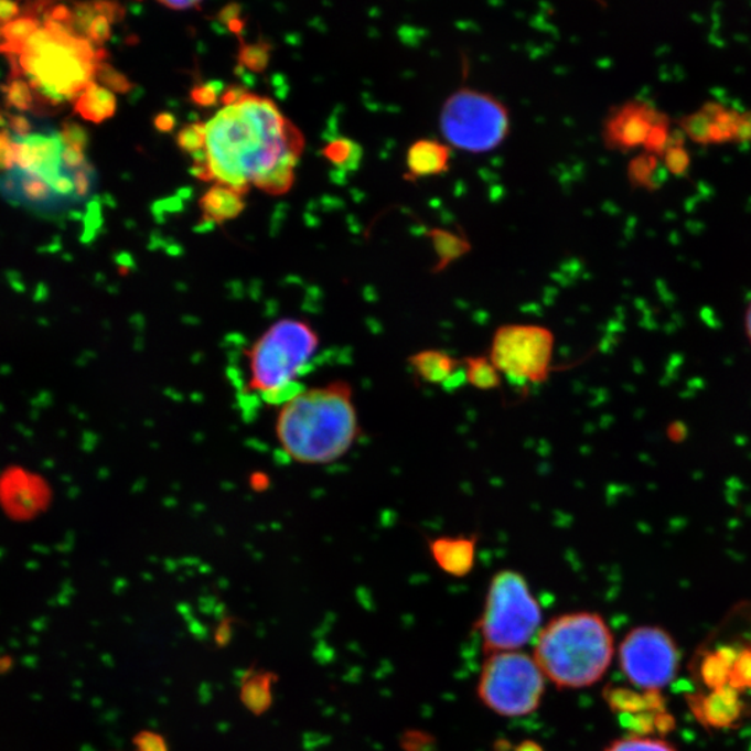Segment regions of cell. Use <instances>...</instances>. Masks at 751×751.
Wrapping results in <instances>:
<instances>
[{
    "instance_id": "obj_48",
    "label": "cell",
    "mask_w": 751,
    "mask_h": 751,
    "mask_svg": "<svg viewBox=\"0 0 751 751\" xmlns=\"http://www.w3.org/2000/svg\"><path fill=\"white\" fill-rule=\"evenodd\" d=\"M744 332H745V337H748L749 343L751 345V301L749 302L748 308H745Z\"/></svg>"
},
{
    "instance_id": "obj_42",
    "label": "cell",
    "mask_w": 751,
    "mask_h": 751,
    "mask_svg": "<svg viewBox=\"0 0 751 751\" xmlns=\"http://www.w3.org/2000/svg\"><path fill=\"white\" fill-rule=\"evenodd\" d=\"M20 13L21 10L18 3L0 2V26L12 23Z\"/></svg>"
},
{
    "instance_id": "obj_36",
    "label": "cell",
    "mask_w": 751,
    "mask_h": 751,
    "mask_svg": "<svg viewBox=\"0 0 751 751\" xmlns=\"http://www.w3.org/2000/svg\"><path fill=\"white\" fill-rule=\"evenodd\" d=\"M15 168L13 137L9 130H0V170L12 172Z\"/></svg>"
},
{
    "instance_id": "obj_35",
    "label": "cell",
    "mask_w": 751,
    "mask_h": 751,
    "mask_svg": "<svg viewBox=\"0 0 751 751\" xmlns=\"http://www.w3.org/2000/svg\"><path fill=\"white\" fill-rule=\"evenodd\" d=\"M236 623L237 621L233 616H225L218 621L215 633H213V641H215L216 647H228V644L233 642L234 635H236Z\"/></svg>"
},
{
    "instance_id": "obj_13",
    "label": "cell",
    "mask_w": 751,
    "mask_h": 751,
    "mask_svg": "<svg viewBox=\"0 0 751 751\" xmlns=\"http://www.w3.org/2000/svg\"><path fill=\"white\" fill-rule=\"evenodd\" d=\"M740 115L722 108L721 105L707 104L701 109L686 116L682 127L691 140L699 143H721L738 140Z\"/></svg>"
},
{
    "instance_id": "obj_21",
    "label": "cell",
    "mask_w": 751,
    "mask_h": 751,
    "mask_svg": "<svg viewBox=\"0 0 751 751\" xmlns=\"http://www.w3.org/2000/svg\"><path fill=\"white\" fill-rule=\"evenodd\" d=\"M428 237L436 254L433 273H441L472 249V244L465 236L446 228H430Z\"/></svg>"
},
{
    "instance_id": "obj_49",
    "label": "cell",
    "mask_w": 751,
    "mask_h": 751,
    "mask_svg": "<svg viewBox=\"0 0 751 751\" xmlns=\"http://www.w3.org/2000/svg\"><path fill=\"white\" fill-rule=\"evenodd\" d=\"M516 751H543L541 745L535 742H524L518 744Z\"/></svg>"
},
{
    "instance_id": "obj_19",
    "label": "cell",
    "mask_w": 751,
    "mask_h": 751,
    "mask_svg": "<svg viewBox=\"0 0 751 751\" xmlns=\"http://www.w3.org/2000/svg\"><path fill=\"white\" fill-rule=\"evenodd\" d=\"M200 205L207 223L232 221V218L242 215V212L245 210L243 194L221 184L212 186L202 196Z\"/></svg>"
},
{
    "instance_id": "obj_22",
    "label": "cell",
    "mask_w": 751,
    "mask_h": 751,
    "mask_svg": "<svg viewBox=\"0 0 751 751\" xmlns=\"http://www.w3.org/2000/svg\"><path fill=\"white\" fill-rule=\"evenodd\" d=\"M462 367L465 382L476 390H498L503 385V375L489 355H469L462 360Z\"/></svg>"
},
{
    "instance_id": "obj_27",
    "label": "cell",
    "mask_w": 751,
    "mask_h": 751,
    "mask_svg": "<svg viewBox=\"0 0 751 751\" xmlns=\"http://www.w3.org/2000/svg\"><path fill=\"white\" fill-rule=\"evenodd\" d=\"M270 44L259 41L257 44H244L239 47V66L248 68L249 72L262 73L270 62Z\"/></svg>"
},
{
    "instance_id": "obj_7",
    "label": "cell",
    "mask_w": 751,
    "mask_h": 751,
    "mask_svg": "<svg viewBox=\"0 0 751 751\" xmlns=\"http://www.w3.org/2000/svg\"><path fill=\"white\" fill-rule=\"evenodd\" d=\"M546 676L534 655L524 652L489 654L476 685L478 699L505 718L532 716L546 694Z\"/></svg>"
},
{
    "instance_id": "obj_50",
    "label": "cell",
    "mask_w": 751,
    "mask_h": 751,
    "mask_svg": "<svg viewBox=\"0 0 751 751\" xmlns=\"http://www.w3.org/2000/svg\"><path fill=\"white\" fill-rule=\"evenodd\" d=\"M244 29V23L242 20L237 19L232 21L230 24H228V30L232 31L234 34H242V31Z\"/></svg>"
},
{
    "instance_id": "obj_8",
    "label": "cell",
    "mask_w": 751,
    "mask_h": 751,
    "mask_svg": "<svg viewBox=\"0 0 751 751\" xmlns=\"http://www.w3.org/2000/svg\"><path fill=\"white\" fill-rule=\"evenodd\" d=\"M440 131L452 148L469 153L492 152L509 136V111L492 94L462 87L441 106Z\"/></svg>"
},
{
    "instance_id": "obj_45",
    "label": "cell",
    "mask_w": 751,
    "mask_h": 751,
    "mask_svg": "<svg viewBox=\"0 0 751 751\" xmlns=\"http://www.w3.org/2000/svg\"><path fill=\"white\" fill-rule=\"evenodd\" d=\"M239 13H242V8H239L238 4H228V7L218 13V20H221V23L228 25L232 21L239 19Z\"/></svg>"
},
{
    "instance_id": "obj_39",
    "label": "cell",
    "mask_w": 751,
    "mask_h": 751,
    "mask_svg": "<svg viewBox=\"0 0 751 751\" xmlns=\"http://www.w3.org/2000/svg\"><path fill=\"white\" fill-rule=\"evenodd\" d=\"M7 117L14 138H26L33 135V125L26 117L12 114H7Z\"/></svg>"
},
{
    "instance_id": "obj_51",
    "label": "cell",
    "mask_w": 751,
    "mask_h": 751,
    "mask_svg": "<svg viewBox=\"0 0 751 751\" xmlns=\"http://www.w3.org/2000/svg\"><path fill=\"white\" fill-rule=\"evenodd\" d=\"M8 121L3 115H0V130H7Z\"/></svg>"
},
{
    "instance_id": "obj_29",
    "label": "cell",
    "mask_w": 751,
    "mask_h": 751,
    "mask_svg": "<svg viewBox=\"0 0 751 751\" xmlns=\"http://www.w3.org/2000/svg\"><path fill=\"white\" fill-rule=\"evenodd\" d=\"M95 78L110 93L127 94L132 88L130 79L125 74L117 72L114 66L105 62L99 63Z\"/></svg>"
},
{
    "instance_id": "obj_43",
    "label": "cell",
    "mask_w": 751,
    "mask_h": 751,
    "mask_svg": "<svg viewBox=\"0 0 751 751\" xmlns=\"http://www.w3.org/2000/svg\"><path fill=\"white\" fill-rule=\"evenodd\" d=\"M247 94V90H245L243 87H238V85H232V87H228L225 90V94H223L222 103L226 106L236 105Z\"/></svg>"
},
{
    "instance_id": "obj_34",
    "label": "cell",
    "mask_w": 751,
    "mask_h": 751,
    "mask_svg": "<svg viewBox=\"0 0 751 751\" xmlns=\"http://www.w3.org/2000/svg\"><path fill=\"white\" fill-rule=\"evenodd\" d=\"M111 23L108 18L98 14L89 24L85 40H88L94 46H103L110 40Z\"/></svg>"
},
{
    "instance_id": "obj_10",
    "label": "cell",
    "mask_w": 751,
    "mask_h": 751,
    "mask_svg": "<svg viewBox=\"0 0 751 751\" xmlns=\"http://www.w3.org/2000/svg\"><path fill=\"white\" fill-rule=\"evenodd\" d=\"M618 664L630 684L657 695L676 678L680 667L678 644L658 625L633 627L618 646Z\"/></svg>"
},
{
    "instance_id": "obj_31",
    "label": "cell",
    "mask_w": 751,
    "mask_h": 751,
    "mask_svg": "<svg viewBox=\"0 0 751 751\" xmlns=\"http://www.w3.org/2000/svg\"><path fill=\"white\" fill-rule=\"evenodd\" d=\"M74 185H76V202L87 201L93 194L95 184V169L88 162L82 169L73 172Z\"/></svg>"
},
{
    "instance_id": "obj_11",
    "label": "cell",
    "mask_w": 751,
    "mask_h": 751,
    "mask_svg": "<svg viewBox=\"0 0 751 751\" xmlns=\"http://www.w3.org/2000/svg\"><path fill=\"white\" fill-rule=\"evenodd\" d=\"M668 122L663 114L644 100H627L607 115L603 125L605 147L612 151L627 152L646 148L657 127Z\"/></svg>"
},
{
    "instance_id": "obj_24",
    "label": "cell",
    "mask_w": 751,
    "mask_h": 751,
    "mask_svg": "<svg viewBox=\"0 0 751 751\" xmlns=\"http://www.w3.org/2000/svg\"><path fill=\"white\" fill-rule=\"evenodd\" d=\"M324 158L340 170H356L362 162V147L348 138H337L323 149Z\"/></svg>"
},
{
    "instance_id": "obj_26",
    "label": "cell",
    "mask_w": 751,
    "mask_h": 751,
    "mask_svg": "<svg viewBox=\"0 0 751 751\" xmlns=\"http://www.w3.org/2000/svg\"><path fill=\"white\" fill-rule=\"evenodd\" d=\"M4 104L8 108L19 111L35 110V97L29 83L21 78H12L7 87L3 88Z\"/></svg>"
},
{
    "instance_id": "obj_28",
    "label": "cell",
    "mask_w": 751,
    "mask_h": 751,
    "mask_svg": "<svg viewBox=\"0 0 751 751\" xmlns=\"http://www.w3.org/2000/svg\"><path fill=\"white\" fill-rule=\"evenodd\" d=\"M178 146L181 151L194 154L206 148V122H193L179 132Z\"/></svg>"
},
{
    "instance_id": "obj_37",
    "label": "cell",
    "mask_w": 751,
    "mask_h": 751,
    "mask_svg": "<svg viewBox=\"0 0 751 751\" xmlns=\"http://www.w3.org/2000/svg\"><path fill=\"white\" fill-rule=\"evenodd\" d=\"M44 19L65 25L68 30H72L73 33L76 34V31H74V12L65 7V4H57V7L47 9L46 13L44 14Z\"/></svg>"
},
{
    "instance_id": "obj_32",
    "label": "cell",
    "mask_w": 751,
    "mask_h": 751,
    "mask_svg": "<svg viewBox=\"0 0 751 751\" xmlns=\"http://www.w3.org/2000/svg\"><path fill=\"white\" fill-rule=\"evenodd\" d=\"M61 138L63 146L66 148L78 149V151L83 152L87 149L89 142L87 130H85L83 126H79L78 122L74 121H66L65 125H63Z\"/></svg>"
},
{
    "instance_id": "obj_47",
    "label": "cell",
    "mask_w": 751,
    "mask_h": 751,
    "mask_svg": "<svg viewBox=\"0 0 751 751\" xmlns=\"http://www.w3.org/2000/svg\"><path fill=\"white\" fill-rule=\"evenodd\" d=\"M161 4L170 10H175V12H180V10L201 9L200 2H186V0H184V2H161Z\"/></svg>"
},
{
    "instance_id": "obj_15",
    "label": "cell",
    "mask_w": 751,
    "mask_h": 751,
    "mask_svg": "<svg viewBox=\"0 0 751 751\" xmlns=\"http://www.w3.org/2000/svg\"><path fill=\"white\" fill-rule=\"evenodd\" d=\"M408 365L411 366L417 379L426 385L444 386L449 388L460 387L465 382L462 360L441 350H423L409 356Z\"/></svg>"
},
{
    "instance_id": "obj_33",
    "label": "cell",
    "mask_w": 751,
    "mask_h": 751,
    "mask_svg": "<svg viewBox=\"0 0 751 751\" xmlns=\"http://www.w3.org/2000/svg\"><path fill=\"white\" fill-rule=\"evenodd\" d=\"M223 85L218 82L195 85L191 90V100L201 108H213L218 103V94L222 93Z\"/></svg>"
},
{
    "instance_id": "obj_9",
    "label": "cell",
    "mask_w": 751,
    "mask_h": 751,
    "mask_svg": "<svg viewBox=\"0 0 751 751\" xmlns=\"http://www.w3.org/2000/svg\"><path fill=\"white\" fill-rule=\"evenodd\" d=\"M556 339L550 329L540 324L509 323L495 330L489 358L518 386H539L552 371Z\"/></svg>"
},
{
    "instance_id": "obj_40",
    "label": "cell",
    "mask_w": 751,
    "mask_h": 751,
    "mask_svg": "<svg viewBox=\"0 0 751 751\" xmlns=\"http://www.w3.org/2000/svg\"><path fill=\"white\" fill-rule=\"evenodd\" d=\"M94 8L97 10L98 14H103L105 18H108L111 24L121 20L122 15H125V10H122L117 3L95 2Z\"/></svg>"
},
{
    "instance_id": "obj_12",
    "label": "cell",
    "mask_w": 751,
    "mask_h": 751,
    "mask_svg": "<svg viewBox=\"0 0 751 751\" xmlns=\"http://www.w3.org/2000/svg\"><path fill=\"white\" fill-rule=\"evenodd\" d=\"M15 168L39 175L51 184L62 174L63 146L61 135L55 131L35 132L26 138L13 137Z\"/></svg>"
},
{
    "instance_id": "obj_18",
    "label": "cell",
    "mask_w": 751,
    "mask_h": 751,
    "mask_svg": "<svg viewBox=\"0 0 751 751\" xmlns=\"http://www.w3.org/2000/svg\"><path fill=\"white\" fill-rule=\"evenodd\" d=\"M18 174V206L29 207L35 212H57L67 206L66 202L57 196L52 186L39 175L15 169Z\"/></svg>"
},
{
    "instance_id": "obj_44",
    "label": "cell",
    "mask_w": 751,
    "mask_h": 751,
    "mask_svg": "<svg viewBox=\"0 0 751 751\" xmlns=\"http://www.w3.org/2000/svg\"><path fill=\"white\" fill-rule=\"evenodd\" d=\"M154 127L158 131L170 132L173 131L175 127V117L172 114H161L154 117Z\"/></svg>"
},
{
    "instance_id": "obj_46",
    "label": "cell",
    "mask_w": 751,
    "mask_h": 751,
    "mask_svg": "<svg viewBox=\"0 0 751 751\" xmlns=\"http://www.w3.org/2000/svg\"><path fill=\"white\" fill-rule=\"evenodd\" d=\"M751 138V114L740 115L738 140H750Z\"/></svg>"
},
{
    "instance_id": "obj_2",
    "label": "cell",
    "mask_w": 751,
    "mask_h": 751,
    "mask_svg": "<svg viewBox=\"0 0 751 751\" xmlns=\"http://www.w3.org/2000/svg\"><path fill=\"white\" fill-rule=\"evenodd\" d=\"M277 409V444L286 458L300 465L341 460L362 433L354 390L344 380L305 386Z\"/></svg>"
},
{
    "instance_id": "obj_6",
    "label": "cell",
    "mask_w": 751,
    "mask_h": 751,
    "mask_svg": "<svg viewBox=\"0 0 751 751\" xmlns=\"http://www.w3.org/2000/svg\"><path fill=\"white\" fill-rule=\"evenodd\" d=\"M541 621V607L524 575L501 569L490 580L475 631L487 655L518 652L539 635Z\"/></svg>"
},
{
    "instance_id": "obj_1",
    "label": "cell",
    "mask_w": 751,
    "mask_h": 751,
    "mask_svg": "<svg viewBox=\"0 0 751 751\" xmlns=\"http://www.w3.org/2000/svg\"><path fill=\"white\" fill-rule=\"evenodd\" d=\"M303 137L273 100L247 94L206 122V152L213 180L247 193L249 185L271 195L287 193L303 151Z\"/></svg>"
},
{
    "instance_id": "obj_30",
    "label": "cell",
    "mask_w": 751,
    "mask_h": 751,
    "mask_svg": "<svg viewBox=\"0 0 751 751\" xmlns=\"http://www.w3.org/2000/svg\"><path fill=\"white\" fill-rule=\"evenodd\" d=\"M132 745L136 751H172L164 734L152 729H142L132 738Z\"/></svg>"
},
{
    "instance_id": "obj_16",
    "label": "cell",
    "mask_w": 751,
    "mask_h": 751,
    "mask_svg": "<svg viewBox=\"0 0 751 751\" xmlns=\"http://www.w3.org/2000/svg\"><path fill=\"white\" fill-rule=\"evenodd\" d=\"M451 147L434 138H420L407 151V172L404 180L418 181L446 174L451 164Z\"/></svg>"
},
{
    "instance_id": "obj_5",
    "label": "cell",
    "mask_w": 751,
    "mask_h": 751,
    "mask_svg": "<svg viewBox=\"0 0 751 751\" xmlns=\"http://www.w3.org/2000/svg\"><path fill=\"white\" fill-rule=\"evenodd\" d=\"M106 53L95 50L85 36L53 34L41 26L12 61L13 78H29L35 103L58 106L77 99L94 82Z\"/></svg>"
},
{
    "instance_id": "obj_41",
    "label": "cell",
    "mask_w": 751,
    "mask_h": 751,
    "mask_svg": "<svg viewBox=\"0 0 751 751\" xmlns=\"http://www.w3.org/2000/svg\"><path fill=\"white\" fill-rule=\"evenodd\" d=\"M686 153L679 148L670 149L667 157L668 168L673 170L674 173L684 172L686 168Z\"/></svg>"
},
{
    "instance_id": "obj_3",
    "label": "cell",
    "mask_w": 751,
    "mask_h": 751,
    "mask_svg": "<svg viewBox=\"0 0 751 751\" xmlns=\"http://www.w3.org/2000/svg\"><path fill=\"white\" fill-rule=\"evenodd\" d=\"M532 655L557 689H586L609 673L614 633L599 612H567L541 627Z\"/></svg>"
},
{
    "instance_id": "obj_25",
    "label": "cell",
    "mask_w": 751,
    "mask_h": 751,
    "mask_svg": "<svg viewBox=\"0 0 751 751\" xmlns=\"http://www.w3.org/2000/svg\"><path fill=\"white\" fill-rule=\"evenodd\" d=\"M604 751H678L668 740L644 734H627L611 742Z\"/></svg>"
},
{
    "instance_id": "obj_14",
    "label": "cell",
    "mask_w": 751,
    "mask_h": 751,
    "mask_svg": "<svg viewBox=\"0 0 751 751\" xmlns=\"http://www.w3.org/2000/svg\"><path fill=\"white\" fill-rule=\"evenodd\" d=\"M479 535L439 536L428 540L436 566L452 578H465L476 564Z\"/></svg>"
},
{
    "instance_id": "obj_20",
    "label": "cell",
    "mask_w": 751,
    "mask_h": 751,
    "mask_svg": "<svg viewBox=\"0 0 751 751\" xmlns=\"http://www.w3.org/2000/svg\"><path fill=\"white\" fill-rule=\"evenodd\" d=\"M117 109V99L114 93L103 87L98 83H89L87 88L76 100L74 111L82 116L84 120L90 122H104L114 117Z\"/></svg>"
},
{
    "instance_id": "obj_23",
    "label": "cell",
    "mask_w": 751,
    "mask_h": 751,
    "mask_svg": "<svg viewBox=\"0 0 751 751\" xmlns=\"http://www.w3.org/2000/svg\"><path fill=\"white\" fill-rule=\"evenodd\" d=\"M41 29L40 19L23 15L7 25L0 26V53L19 56L26 41Z\"/></svg>"
},
{
    "instance_id": "obj_17",
    "label": "cell",
    "mask_w": 751,
    "mask_h": 751,
    "mask_svg": "<svg viewBox=\"0 0 751 751\" xmlns=\"http://www.w3.org/2000/svg\"><path fill=\"white\" fill-rule=\"evenodd\" d=\"M275 670L249 667L239 679V701L254 717H262L275 702V686L279 682Z\"/></svg>"
},
{
    "instance_id": "obj_38",
    "label": "cell",
    "mask_w": 751,
    "mask_h": 751,
    "mask_svg": "<svg viewBox=\"0 0 751 751\" xmlns=\"http://www.w3.org/2000/svg\"><path fill=\"white\" fill-rule=\"evenodd\" d=\"M85 163H87V159H85V153L83 151L66 147L63 149L62 168L65 172H76V170L82 169Z\"/></svg>"
},
{
    "instance_id": "obj_4",
    "label": "cell",
    "mask_w": 751,
    "mask_h": 751,
    "mask_svg": "<svg viewBox=\"0 0 751 751\" xmlns=\"http://www.w3.org/2000/svg\"><path fill=\"white\" fill-rule=\"evenodd\" d=\"M321 348L315 329L301 319L286 318L271 324L245 351V396L279 408L300 393Z\"/></svg>"
}]
</instances>
